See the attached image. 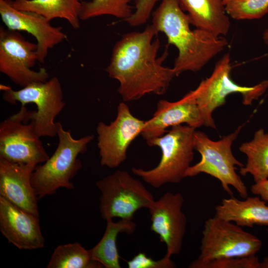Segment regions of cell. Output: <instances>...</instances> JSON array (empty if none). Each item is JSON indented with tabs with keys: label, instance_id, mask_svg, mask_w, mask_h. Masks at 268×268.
<instances>
[{
	"label": "cell",
	"instance_id": "6da1fadb",
	"mask_svg": "<svg viewBox=\"0 0 268 268\" xmlns=\"http://www.w3.org/2000/svg\"><path fill=\"white\" fill-rule=\"evenodd\" d=\"M159 32L152 24L141 32L124 34L114 45L105 69L109 76L118 80V92L124 102L138 100L147 94H164L177 76L173 68L165 67L167 49L157 57Z\"/></svg>",
	"mask_w": 268,
	"mask_h": 268
},
{
	"label": "cell",
	"instance_id": "7a4b0ae2",
	"mask_svg": "<svg viewBox=\"0 0 268 268\" xmlns=\"http://www.w3.org/2000/svg\"><path fill=\"white\" fill-rule=\"evenodd\" d=\"M151 16L159 33H164L168 44L178 50L173 67L177 76L185 71L200 70L228 45L224 36L197 28L192 30L189 16L177 0H161Z\"/></svg>",
	"mask_w": 268,
	"mask_h": 268
},
{
	"label": "cell",
	"instance_id": "3957f363",
	"mask_svg": "<svg viewBox=\"0 0 268 268\" xmlns=\"http://www.w3.org/2000/svg\"><path fill=\"white\" fill-rule=\"evenodd\" d=\"M57 148L46 162L36 166L32 174L31 184L38 200L54 195L60 188L74 189L70 180L82 167L78 155L86 152L88 144L94 138L90 134L76 139L60 122H57Z\"/></svg>",
	"mask_w": 268,
	"mask_h": 268
},
{
	"label": "cell",
	"instance_id": "277c9868",
	"mask_svg": "<svg viewBox=\"0 0 268 268\" xmlns=\"http://www.w3.org/2000/svg\"><path fill=\"white\" fill-rule=\"evenodd\" d=\"M196 129L187 125L175 126L163 135L146 142L150 146L160 148V160L151 169L133 167L132 172L155 188L180 182L186 178L194 158Z\"/></svg>",
	"mask_w": 268,
	"mask_h": 268
},
{
	"label": "cell",
	"instance_id": "5b68a950",
	"mask_svg": "<svg viewBox=\"0 0 268 268\" xmlns=\"http://www.w3.org/2000/svg\"><path fill=\"white\" fill-rule=\"evenodd\" d=\"M243 126H240L233 133L214 141L203 132L196 131L194 134L195 148L201 156L200 161L187 170L185 177L196 176L205 173L216 179L223 190L231 197L233 187L243 199L248 197V190L241 177L236 172V166L240 168L244 164L233 155L231 147Z\"/></svg>",
	"mask_w": 268,
	"mask_h": 268
},
{
	"label": "cell",
	"instance_id": "8992f818",
	"mask_svg": "<svg viewBox=\"0 0 268 268\" xmlns=\"http://www.w3.org/2000/svg\"><path fill=\"white\" fill-rule=\"evenodd\" d=\"M231 70L230 56L226 53L216 63L211 75L192 90L205 127L216 129L212 113L225 103L228 95L239 93L242 103L251 105L268 89V79L252 86L239 85L231 79Z\"/></svg>",
	"mask_w": 268,
	"mask_h": 268
},
{
	"label": "cell",
	"instance_id": "52a82bcc",
	"mask_svg": "<svg viewBox=\"0 0 268 268\" xmlns=\"http://www.w3.org/2000/svg\"><path fill=\"white\" fill-rule=\"evenodd\" d=\"M198 258L189 266L198 268L215 260L255 255L262 247L260 239L232 222L216 216L204 223Z\"/></svg>",
	"mask_w": 268,
	"mask_h": 268
},
{
	"label": "cell",
	"instance_id": "ba28073f",
	"mask_svg": "<svg viewBox=\"0 0 268 268\" xmlns=\"http://www.w3.org/2000/svg\"><path fill=\"white\" fill-rule=\"evenodd\" d=\"M3 91V99L11 104L19 102L22 106L35 104L30 122L36 134L41 137H54L57 135V123L55 120L66 105L59 79L53 77L45 82H34L14 90L9 86L0 85Z\"/></svg>",
	"mask_w": 268,
	"mask_h": 268
},
{
	"label": "cell",
	"instance_id": "9c48e42d",
	"mask_svg": "<svg viewBox=\"0 0 268 268\" xmlns=\"http://www.w3.org/2000/svg\"><path fill=\"white\" fill-rule=\"evenodd\" d=\"M96 186L101 192V216L105 220L133 219L136 211L148 209L155 201L144 185L125 171H116L98 180Z\"/></svg>",
	"mask_w": 268,
	"mask_h": 268
},
{
	"label": "cell",
	"instance_id": "30bf717a",
	"mask_svg": "<svg viewBox=\"0 0 268 268\" xmlns=\"http://www.w3.org/2000/svg\"><path fill=\"white\" fill-rule=\"evenodd\" d=\"M33 111L22 106L0 124V158L16 163H43L49 158L30 121Z\"/></svg>",
	"mask_w": 268,
	"mask_h": 268
},
{
	"label": "cell",
	"instance_id": "8fae6325",
	"mask_svg": "<svg viewBox=\"0 0 268 268\" xmlns=\"http://www.w3.org/2000/svg\"><path fill=\"white\" fill-rule=\"evenodd\" d=\"M37 44L29 41L18 32L0 28V71L22 87L49 78L47 69H32L37 61Z\"/></svg>",
	"mask_w": 268,
	"mask_h": 268
},
{
	"label": "cell",
	"instance_id": "7c38bea8",
	"mask_svg": "<svg viewBox=\"0 0 268 268\" xmlns=\"http://www.w3.org/2000/svg\"><path fill=\"white\" fill-rule=\"evenodd\" d=\"M145 122L134 116L128 106L121 102L117 107L114 121L109 124L98 123L96 132L101 165L114 168L124 162L128 148L141 134Z\"/></svg>",
	"mask_w": 268,
	"mask_h": 268
},
{
	"label": "cell",
	"instance_id": "4fadbf2b",
	"mask_svg": "<svg viewBox=\"0 0 268 268\" xmlns=\"http://www.w3.org/2000/svg\"><path fill=\"white\" fill-rule=\"evenodd\" d=\"M184 199L180 193L167 192L149 207L151 231L159 235L167 248L165 256L178 255L182 248L187 217L182 208Z\"/></svg>",
	"mask_w": 268,
	"mask_h": 268
},
{
	"label": "cell",
	"instance_id": "5bb4252c",
	"mask_svg": "<svg viewBox=\"0 0 268 268\" xmlns=\"http://www.w3.org/2000/svg\"><path fill=\"white\" fill-rule=\"evenodd\" d=\"M0 15L6 28L25 31L35 38L40 63H44L50 49L67 38L62 27L52 26L50 21L39 13L14 8L8 0H0Z\"/></svg>",
	"mask_w": 268,
	"mask_h": 268
},
{
	"label": "cell",
	"instance_id": "9a60e30c",
	"mask_svg": "<svg viewBox=\"0 0 268 268\" xmlns=\"http://www.w3.org/2000/svg\"><path fill=\"white\" fill-rule=\"evenodd\" d=\"M183 124L196 129L204 126L192 90L177 101L159 100L152 117L145 121L140 134L147 142L164 134L168 128Z\"/></svg>",
	"mask_w": 268,
	"mask_h": 268
},
{
	"label": "cell",
	"instance_id": "2e32d148",
	"mask_svg": "<svg viewBox=\"0 0 268 268\" xmlns=\"http://www.w3.org/2000/svg\"><path fill=\"white\" fill-rule=\"evenodd\" d=\"M0 231L19 250H32L45 246L39 216L0 196Z\"/></svg>",
	"mask_w": 268,
	"mask_h": 268
},
{
	"label": "cell",
	"instance_id": "e0dca14e",
	"mask_svg": "<svg viewBox=\"0 0 268 268\" xmlns=\"http://www.w3.org/2000/svg\"><path fill=\"white\" fill-rule=\"evenodd\" d=\"M37 165L13 163L0 158V196L39 216L38 199L31 181Z\"/></svg>",
	"mask_w": 268,
	"mask_h": 268
},
{
	"label": "cell",
	"instance_id": "ac0fdd59",
	"mask_svg": "<svg viewBox=\"0 0 268 268\" xmlns=\"http://www.w3.org/2000/svg\"><path fill=\"white\" fill-rule=\"evenodd\" d=\"M187 12L191 24L217 36H226L231 23L226 13L224 0H177Z\"/></svg>",
	"mask_w": 268,
	"mask_h": 268
},
{
	"label": "cell",
	"instance_id": "d6986e66",
	"mask_svg": "<svg viewBox=\"0 0 268 268\" xmlns=\"http://www.w3.org/2000/svg\"><path fill=\"white\" fill-rule=\"evenodd\" d=\"M240 200L231 196L224 198L215 207V216L241 227L255 225L268 226V205L259 198L248 197Z\"/></svg>",
	"mask_w": 268,
	"mask_h": 268
},
{
	"label": "cell",
	"instance_id": "ffe728a7",
	"mask_svg": "<svg viewBox=\"0 0 268 268\" xmlns=\"http://www.w3.org/2000/svg\"><path fill=\"white\" fill-rule=\"evenodd\" d=\"M11 5L19 10L39 13L48 20H67L75 29L80 27L79 14L83 0H8Z\"/></svg>",
	"mask_w": 268,
	"mask_h": 268
},
{
	"label": "cell",
	"instance_id": "44dd1931",
	"mask_svg": "<svg viewBox=\"0 0 268 268\" xmlns=\"http://www.w3.org/2000/svg\"><path fill=\"white\" fill-rule=\"evenodd\" d=\"M107 225L104 235L100 241L90 252L92 260L99 262L106 268H121L118 250L116 245L117 237L120 233L132 234L136 224L132 219H121L115 222L113 219L106 220Z\"/></svg>",
	"mask_w": 268,
	"mask_h": 268
},
{
	"label": "cell",
	"instance_id": "7402d4cb",
	"mask_svg": "<svg viewBox=\"0 0 268 268\" xmlns=\"http://www.w3.org/2000/svg\"><path fill=\"white\" fill-rule=\"evenodd\" d=\"M239 150L247 158L245 166L240 168V174H251L255 182L268 179V133L263 129L258 130L253 139L243 143Z\"/></svg>",
	"mask_w": 268,
	"mask_h": 268
},
{
	"label": "cell",
	"instance_id": "603a6c76",
	"mask_svg": "<svg viewBox=\"0 0 268 268\" xmlns=\"http://www.w3.org/2000/svg\"><path fill=\"white\" fill-rule=\"evenodd\" d=\"M47 268H100L102 266L92 260L89 250L79 243L58 246L54 250Z\"/></svg>",
	"mask_w": 268,
	"mask_h": 268
},
{
	"label": "cell",
	"instance_id": "cb8c5ba5",
	"mask_svg": "<svg viewBox=\"0 0 268 268\" xmlns=\"http://www.w3.org/2000/svg\"><path fill=\"white\" fill-rule=\"evenodd\" d=\"M132 0H91L83 1L79 18L86 20L92 18L111 15L125 21L134 11L130 4Z\"/></svg>",
	"mask_w": 268,
	"mask_h": 268
},
{
	"label": "cell",
	"instance_id": "d4e9b609",
	"mask_svg": "<svg viewBox=\"0 0 268 268\" xmlns=\"http://www.w3.org/2000/svg\"><path fill=\"white\" fill-rule=\"evenodd\" d=\"M224 4L227 15L237 20L259 19L268 13V0H228Z\"/></svg>",
	"mask_w": 268,
	"mask_h": 268
},
{
	"label": "cell",
	"instance_id": "484cf974",
	"mask_svg": "<svg viewBox=\"0 0 268 268\" xmlns=\"http://www.w3.org/2000/svg\"><path fill=\"white\" fill-rule=\"evenodd\" d=\"M198 268H262L255 255L215 260L200 265Z\"/></svg>",
	"mask_w": 268,
	"mask_h": 268
},
{
	"label": "cell",
	"instance_id": "4316f807",
	"mask_svg": "<svg viewBox=\"0 0 268 268\" xmlns=\"http://www.w3.org/2000/svg\"><path fill=\"white\" fill-rule=\"evenodd\" d=\"M134 0L135 9L131 16L125 21L132 27H138L147 22L154 6L160 0Z\"/></svg>",
	"mask_w": 268,
	"mask_h": 268
},
{
	"label": "cell",
	"instance_id": "83f0119b",
	"mask_svg": "<svg viewBox=\"0 0 268 268\" xmlns=\"http://www.w3.org/2000/svg\"><path fill=\"white\" fill-rule=\"evenodd\" d=\"M129 268H174L176 265L170 257L165 256L156 261L148 257L145 253H139L127 262Z\"/></svg>",
	"mask_w": 268,
	"mask_h": 268
},
{
	"label": "cell",
	"instance_id": "f1b7e54d",
	"mask_svg": "<svg viewBox=\"0 0 268 268\" xmlns=\"http://www.w3.org/2000/svg\"><path fill=\"white\" fill-rule=\"evenodd\" d=\"M251 192L268 202V179L255 182L251 187Z\"/></svg>",
	"mask_w": 268,
	"mask_h": 268
},
{
	"label": "cell",
	"instance_id": "f546056e",
	"mask_svg": "<svg viewBox=\"0 0 268 268\" xmlns=\"http://www.w3.org/2000/svg\"><path fill=\"white\" fill-rule=\"evenodd\" d=\"M263 39L265 43L268 47V28L266 29L263 33Z\"/></svg>",
	"mask_w": 268,
	"mask_h": 268
},
{
	"label": "cell",
	"instance_id": "4dcf8cb0",
	"mask_svg": "<svg viewBox=\"0 0 268 268\" xmlns=\"http://www.w3.org/2000/svg\"><path fill=\"white\" fill-rule=\"evenodd\" d=\"M261 264L262 268H268V257L264 258Z\"/></svg>",
	"mask_w": 268,
	"mask_h": 268
},
{
	"label": "cell",
	"instance_id": "1f68e13d",
	"mask_svg": "<svg viewBox=\"0 0 268 268\" xmlns=\"http://www.w3.org/2000/svg\"><path fill=\"white\" fill-rule=\"evenodd\" d=\"M227 0H224V3H225V2L226 1H227Z\"/></svg>",
	"mask_w": 268,
	"mask_h": 268
},
{
	"label": "cell",
	"instance_id": "d6a6232c",
	"mask_svg": "<svg viewBox=\"0 0 268 268\" xmlns=\"http://www.w3.org/2000/svg\"><path fill=\"white\" fill-rule=\"evenodd\" d=\"M267 232H268V229H267Z\"/></svg>",
	"mask_w": 268,
	"mask_h": 268
}]
</instances>
